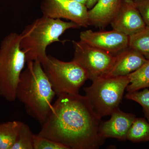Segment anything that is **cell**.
Wrapping results in <instances>:
<instances>
[{
  "mask_svg": "<svg viewBox=\"0 0 149 149\" xmlns=\"http://www.w3.org/2000/svg\"><path fill=\"white\" fill-rule=\"evenodd\" d=\"M80 40L116 56L129 47V36L113 29L94 32L87 30L80 32Z\"/></svg>",
  "mask_w": 149,
  "mask_h": 149,
  "instance_id": "9",
  "label": "cell"
},
{
  "mask_svg": "<svg viewBox=\"0 0 149 149\" xmlns=\"http://www.w3.org/2000/svg\"><path fill=\"white\" fill-rule=\"evenodd\" d=\"M55 95L41 63L38 60L27 61L17 85L16 97L23 104L28 115L42 125Z\"/></svg>",
  "mask_w": 149,
  "mask_h": 149,
  "instance_id": "2",
  "label": "cell"
},
{
  "mask_svg": "<svg viewBox=\"0 0 149 149\" xmlns=\"http://www.w3.org/2000/svg\"><path fill=\"white\" fill-rule=\"evenodd\" d=\"M125 98L138 102L143 107L145 116L149 122V90L145 88L143 91L128 93Z\"/></svg>",
  "mask_w": 149,
  "mask_h": 149,
  "instance_id": "19",
  "label": "cell"
},
{
  "mask_svg": "<svg viewBox=\"0 0 149 149\" xmlns=\"http://www.w3.org/2000/svg\"><path fill=\"white\" fill-rule=\"evenodd\" d=\"M81 27L72 22L42 15L25 27L20 34V47L27 61L38 60L42 63L47 57L46 51L52 43L62 42L59 38L68 29Z\"/></svg>",
  "mask_w": 149,
  "mask_h": 149,
  "instance_id": "3",
  "label": "cell"
},
{
  "mask_svg": "<svg viewBox=\"0 0 149 149\" xmlns=\"http://www.w3.org/2000/svg\"><path fill=\"white\" fill-rule=\"evenodd\" d=\"M134 1L145 24L149 26V0H134Z\"/></svg>",
  "mask_w": 149,
  "mask_h": 149,
  "instance_id": "21",
  "label": "cell"
},
{
  "mask_svg": "<svg viewBox=\"0 0 149 149\" xmlns=\"http://www.w3.org/2000/svg\"><path fill=\"white\" fill-rule=\"evenodd\" d=\"M110 24L113 29L128 36L136 34L146 26L134 0H122Z\"/></svg>",
  "mask_w": 149,
  "mask_h": 149,
  "instance_id": "10",
  "label": "cell"
},
{
  "mask_svg": "<svg viewBox=\"0 0 149 149\" xmlns=\"http://www.w3.org/2000/svg\"><path fill=\"white\" fill-rule=\"evenodd\" d=\"M43 69L57 96L79 94L80 88L89 79V74L77 62H65L48 55L42 63Z\"/></svg>",
  "mask_w": 149,
  "mask_h": 149,
  "instance_id": "5",
  "label": "cell"
},
{
  "mask_svg": "<svg viewBox=\"0 0 149 149\" xmlns=\"http://www.w3.org/2000/svg\"><path fill=\"white\" fill-rule=\"evenodd\" d=\"M129 47L138 51L145 58L149 60V26L136 34L129 36Z\"/></svg>",
  "mask_w": 149,
  "mask_h": 149,
  "instance_id": "17",
  "label": "cell"
},
{
  "mask_svg": "<svg viewBox=\"0 0 149 149\" xmlns=\"http://www.w3.org/2000/svg\"><path fill=\"white\" fill-rule=\"evenodd\" d=\"M34 149H68L67 147L48 138L34 135Z\"/></svg>",
  "mask_w": 149,
  "mask_h": 149,
  "instance_id": "20",
  "label": "cell"
},
{
  "mask_svg": "<svg viewBox=\"0 0 149 149\" xmlns=\"http://www.w3.org/2000/svg\"><path fill=\"white\" fill-rule=\"evenodd\" d=\"M22 122L14 120L0 124V149L11 148Z\"/></svg>",
  "mask_w": 149,
  "mask_h": 149,
  "instance_id": "14",
  "label": "cell"
},
{
  "mask_svg": "<svg viewBox=\"0 0 149 149\" xmlns=\"http://www.w3.org/2000/svg\"><path fill=\"white\" fill-rule=\"evenodd\" d=\"M20 39V34L12 32L4 38L0 46V96L9 102L16 100L17 85L27 63Z\"/></svg>",
  "mask_w": 149,
  "mask_h": 149,
  "instance_id": "4",
  "label": "cell"
},
{
  "mask_svg": "<svg viewBox=\"0 0 149 149\" xmlns=\"http://www.w3.org/2000/svg\"><path fill=\"white\" fill-rule=\"evenodd\" d=\"M122 1L99 0L95 6L88 10L90 25L103 28L110 24Z\"/></svg>",
  "mask_w": 149,
  "mask_h": 149,
  "instance_id": "13",
  "label": "cell"
},
{
  "mask_svg": "<svg viewBox=\"0 0 149 149\" xmlns=\"http://www.w3.org/2000/svg\"><path fill=\"white\" fill-rule=\"evenodd\" d=\"M99 0H88L86 6L88 9H91L93 8L98 2Z\"/></svg>",
  "mask_w": 149,
  "mask_h": 149,
  "instance_id": "22",
  "label": "cell"
},
{
  "mask_svg": "<svg viewBox=\"0 0 149 149\" xmlns=\"http://www.w3.org/2000/svg\"><path fill=\"white\" fill-rule=\"evenodd\" d=\"M130 83L126 90L128 93L149 87V60L140 68L128 75Z\"/></svg>",
  "mask_w": 149,
  "mask_h": 149,
  "instance_id": "15",
  "label": "cell"
},
{
  "mask_svg": "<svg viewBox=\"0 0 149 149\" xmlns=\"http://www.w3.org/2000/svg\"><path fill=\"white\" fill-rule=\"evenodd\" d=\"M43 15L54 19H65L80 27L90 25L86 6L70 0H43L41 3Z\"/></svg>",
  "mask_w": 149,
  "mask_h": 149,
  "instance_id": "8",
  "label": "cell"
},
{
  "mask_svg": "<svg viewBox=\"0 0 149 149\" xmlns=\"http://www.w3.org/2000/svg\"><path fill=\"white\" fill-rule=\"evenodd\" d=\"M147 61L138 51L128 47L116 56L113 66L106 77L128 76L140 68Z\"/></svg>",
  "mask_w": 149,
  "mask_h": 149,
  "instance_id": "12",
  "label": "cell"
},
{
  "mask_svg": "<svg viewBox=\"0 0 149 149\" xmlns=\"http://www.w3.org/2000/svg\"><path fill=\"white\" fill-rule=\"evenodd\" d=\"M102 122L87 97L80 94L58 96L37 135L68 149H96L106 139L99 133Z\"/></svg>",
  "mask_w": 149,
  "mask_h": 149,
  "instance_id": "1",
  "label": "cell"
},
{
  "mask_svg": "<svg viewBox=\"0 0 149 149\" xmlns=\"http://www.w3.org/2000/svg\"><path fill=\"white\" fill-rule=\"evenodd\" d=\"M109 120L101 123L99 128L100 135L105 139L111 138L119 141H126L136 116L124 112L119 108L113 112Z\"/></svg>",
  "mask_w": 149,
  "mask_h": 149,
  "instance_id": "11",
  "label": "cell"
},
{
  "mask_svg": "<svg viewBox=\"0 0 149 149\" xmlns=\"http://www.w3.org/2000/svg\"><path fill=\"white\" fill-rule=\"evenodd\" d=\"M31 129L22 122L16 141L11 149H34V136Z\"/></svg>",
  "mask_w": 149,
  "mask_h": 149,
  "instance_id": "18",
  "label": "cell"
},
{
  "mask_svg": "<svg viewBox=\"0 0 149 149\" xmlns=\"http://www.w3.org/2000/svg\"><path fill=\"white\" fill-rule=\"evenodd\" d=\"M84 90L93 109L100 118L111 115L119 108L124 91L130 83L128 76L103 77L93 80Z\"/></svg>",
  "mask_w": 149,
  "mask_h": 149,
  "instance_id": "6",
  "label": "cell"
},
{
  "mask_svg": "<svg viewBox=\"0 0 149 149\" xmlns=\"http://www.w3.org/2000/svg\"><path fill=\"white\" fill-rule=\"evenodd\" d=\"M74 50L73 60L88 72L93 80L106 77L114 64L116 56L80 41H72Z\"/></svg>",
  "mask_w": 149,
  "mask_h": 149,
  "instance_id": "7",
  "label": "cell"
},
{
  "mask_svg": "<svg viewBox=\"0 0 149 149\" xmlns=\"http://www.w3.org/2000/svg\"><path fill=\"white\" fill-rule=\"evenodd\" d=\"M127 140L135 143L149 141V122L136 118L128 131Z\"/></svg>",
  "mask_w": 149,
  "mask_h": 149,
  "instance_id": "16",
  "label": "cell"
},
{
  "mask_svg": "<svg viewBox=\"0 0 149 149\" xmlns=\"http://www.w3.org/2000/svg\"><path fill=\"white\" fill-rule=\"evenodd\" d=\"M70 1H74L80 3L86 6L88 0H70Z\"/></svg>",
  "mask_w": 149,
  "mask_h": 149,
  "instance_id": "23",
  "label": "cell"
}]
</instances>
